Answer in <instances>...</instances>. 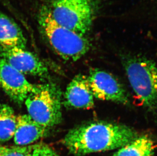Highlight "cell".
Listing matches in <instances>:
<instances>
[{"instance_id": "9", "label": "cell", "mask_w": 157, "mask_h": 156, "mask_svg": "<svg viewBox=\"0 0 157 156\" xmlns=\"http://www.w3.org/2000/svg\"><path fill=\"white\" fill-rule=\"evenodd\" d=\"M94 97L86 76H76L67 86L64 103L68 108L90 109L94 106Z\"/></svg>"}, {"instance_id": "3", "label": "cell", "mask_w": 157, "mask_h": 156, "mask_svg": "<svg viewBox=\"0 0 157 156\" xmlns=\"http://www.w3.org/2000/svg\"><path fill=\"white\" fill-rule=\"evenodd\" d=\"M99 6L98 0H53L48 9L58 24L85 35L92 28Z\"/></svg>"}, {"instance_id": "14", "label": "cell", "mask_w": 157, "mask_h": 156, "mask_svg": "<svg viewBox=\"0 0 157 156\" xmlns=\"http://www.w3.org/2000/svg\"><path fill=\"white\" fill-rule=\"evenodd\" d=\"M32 147L0 146V156H30Z\"/></svg>"}, {"instance_id": "2", "label": "cell", "mask_w": 157, "mask_h": 156, "mask_svg": "<svg viewBox=\"0 0 157 156\" xmlns=\"http://www.w3.org/2000/svg\"><path fill=\"white\" fill-rule=\"evenodd\" d=\"M40 30L53 50L63 59L76 61L90 51L91 44L85 35L62 27L52 19L48 8L38 16Z\"/></svg>"}, {"instance_id": "7", "label": "cell", "mask_w": 157, "mask_h": 156, "mask_svg": "<svg viewBox=\"0 0 157 156\" xmlns=\"http://www.w3.org/2000/svg\"><path fill=\"white\" fill-rule=\"evenodd\" d=\"M38 85L29 82L24 75L11 65L0 55V88L17 103L25 102Z\"/></svg>"}, {"instance_id": "16", "label": "cell", "mask_w": 157, "mask_h": 156, "mask_svg": "<svg viewBox=\"0 0 157 156\" xmlns=\"http://www.w3.org/2000/svg\"></svg>"}, {"instance_id": "5", "label": "cell", "mask_w": 157, "mask_h": 156, "mask_svg": "<svg viewBox=\"0 0 157 156\" xmlns=\"http://www.w3.org/2000/svg\"><path fill=\"white\" fill-rule=\"evenodd\" d=\"M29 115L46 128L52 127L62 119L61 94L55 86L38 85L25 101Z\"/></svg>"}, {"instance_id": "12", "label": "cell", "mask_w": 157, "mask_h": 156, "mask_svg": "<svg viewBox=\"0 0 157 156\" xmlns=\"http://www.w3.org/2000/svg\"><path fill=\"white\" fill-rule=\"evenodd\" d=\"M155 152L153 140L147 136H139L111 156H154Z\"/></svg>"}, {"instance_id": "1", "label": "cell", "mask_w": 157, "mask_h": 156, "mask_svg": "<svg viewBox=\"0 0 157 156\" xmlns=\"http://www.w3.org/2000/svg\"><path fill=\"white\" fill-rule=\"evenodd\" d=\"M133 128L123 124L94 121L77 126L68 131L63 143L75 156L120 149L138 137Z\"/></svg>"}, {"instance_id": "13", "label": "cell", "mask_w": 157, "mask_h": 156, "mask_svg": "<svg viewBox=\"0 0 157 156\" xmlns=\"http://www.w3.org/2000/svg\"><path fill=\"white\" fill-rule=\"evenodd\" d=\"M17 124L16 116L12 108L7 105L0 106V141L13 138Z\"/></svg>"}, {"instance_id": "11", "label": "cell", "mask_w": 157, "mask_h": 156, "mask_svg": "<svg viewBox=\"0 0 157 156\" xmlns=\"http://www.w3.org/2000/svg\"><path fill=\"white\" fill-rule=\"evenodd\" d=\"M27 41L17 24L0 11V46L25 49Z\"/></svg>"}, {"instance_id": "15", "label": "cell", "mask_w": 157, "mask_h": 156, "mask_svg": "<svg viewBox=\"0 0 157 156\" xmlns=\"http://www.w3.org/2000/svg\"><path fill=\"white\" fill-rule=\"evenodd\" d=\"M30 156H60L46 144H36L32 146Z\"/></svg>"}, {"instance_id": "10", "label": "cell", "mask_w": 157, "mask_h": 156, "mask_svg": "<svg viewBox=\"0 0 157 156\" xmlns=\"http://www.w3.org/2000/svg\"><path fill=\"white\" fill-rule=\"evenodd\" d=\"M48 128L35 121L29 115L17 116V124L14 142L24 147L34 143L44 136Z\"/></svg>"}, {"instance_id": "6", "label": "cell", "mask_w": 157, "mask_h": 156, "mask_svg": "<svg viewBox=\"0 0 157 156\" xmlns=\"http://www.w3.org/2000/svg\"><path fill=\"white\" fill-rule=\"evenodd\" d=\"M87 77L95 98L124 105L130 103L128 95L124 87L109 72L98 69H92Z\"/></svg>"}, {"instance_id": "4", "label": "cell", "mask_w": 157, "mask_h": 156, "mask_svg": "<svg viewBox=\"0 0 157 156\" xmlns=\"http://www.w3.org/2000/svg\"><path fill=\"white\" fill-rule=\"evenodd\" d=\"M123 64L129 82L141 105L157 108V64L140 56H125Z\"/></svg>"}, {"instance_id": "8", "label": "cell", "mask_w": 157, "mask_h": 156, "mask_svg": "<svg viewBox=\"0 0 157 156\" xmlns=\"http://www.w3.org/2000/svg\"><path fill=\"white\" fill-rule=\"evenodd\" d=\"M0 55L23 75L46 77L48 68L36 55L25 49L0 46Z\"/></svg>"}]
</instances>
